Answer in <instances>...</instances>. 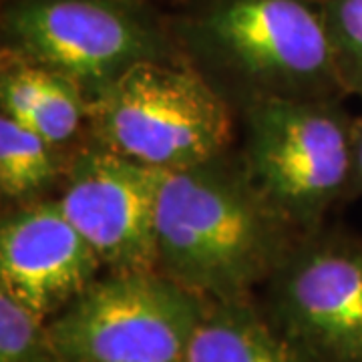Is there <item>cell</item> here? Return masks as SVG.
<instances>
[{"label":"cell","mask_w":362,"mask_h":362,"mask_svg":"<svg viewBox=\"0 0 362 362\" xmlns=\"http://www.w3.org/2000/svg\"><path fill=\"white\" fill-rule=\"evenodd\" d=\"M300 238L266 202L240 153L161 171L157 270L197 296H254Z\"/></svg>","instance_id":"1"},{"label":"cell","mask_w":362,"mask_h":362,"mask_svg":"<svg viewBox=\"0 0 362 362\" xmlns=\"http://www.w3.org/2000/svg\"><path fill=\"white\" fill-rule=\"evenodd\" d=\"M181 57L232 107L346 97L322 0H181L168 21Z\"/></svg>","instance_id":"2"},{"label":"cell","mask_w":362,"mask_h":362,"mask_svg":"<svg viewBox=\"0 0 362 362\" xmlns=\"http://www.w3.org/2000/svg\"><path fill=\"white\" fill-rule=\"evenodd\" d=\"M89 139L157 171L230 151L233 107L185 59L131 66L89 97Z\"/></svg>","instance_id":"3"},{"label":"cell","mask_w":362,"mask_h":362,"mask_svg":"<svg viewBox=\"0 0 362 362\" xmlns=\"http://www.w3.org/2000/svg\"><path fill=\"white\" fill-rule=\"evenodd\" d=\"M354 119L344 99H274L242 111L240 156L262 195L298 233L322 228L346 202Z\"/></svg>","instance_id":"4"},{"label":"cell","mask_w":362,"mask_h":362,"mask_svg":"<svg viewBox=\"0 0 362 362\" xmlns=\"http://www.w3.org/2000/svg\"><path fill=\"white\" fill-rule=\"evenodd\" d=\"M2 49L51 66L95 95L131 66L183 59L168 21L115 0H4Z\"/></svg>","instance_id":"5"},{"label":"cell","mask_w":362,"mask_h":362,"mask_svg":"<svg viewBox=\"0 0 362 362\" xmlns=\"http://www.w3.org/2000/svg\"><path fill=\"white\" fill-rule=\"evenodd\" d=\"M207 302L159 270L105 272L49 326L66 362H183Z\"/></svg>","instance_id":"6"},{"label":"cell","mask_w":362,"mask_h":362,"mask_svg":"<svg viewBox=\"0 0 362 362\" xmlns=\"http://www.w3.org/2000/svg\"><path fill=\"white\" fill-rule=\"evenodd\" d=\"M259 302L314 362H362V238L342 228L302 235Z\"/></svg>","instance_id":"7"},{"label":"cell","mask_w":362,"mask_h":362,"mask_svg":"<svg viewBox=\"0 0 362 362\" xmlns=\"http://www.w3.org/2000/svg\"><path fill=\"white\" fill-rule=\"evenodd\" d=\"M161 171L90 139L71 156L57 204L105 272L157 270L156 207Z\"/></svg>","instance_id":"8"},{"label":"cell","mask_w":362,"mask_h":362,"mask_svg":"<svg viewBox=\"0 0 362 362\" xmlns=\"http://www.w3.org/2000/svg\"><path fill=\"white\" fill-rule=\"evenodd\" d=\"M103 264L57 199L11 206L0 221V288L51 320L85 292Z\"/></svg>","instance_id":"9"},{"label":"cell","mask_w":362,"mask_h":362,"mask_svg":"<svg viewBox=\"0 0 362 362\" xmlns=\"http://www.w3.org/2000/svg\"><path fill=\"white\" fill-rule=\"evenodd\" d=\"M2 115L75 151L89 139V95L77 81L16 52L0 51Z\"/></svg>","instance_id":"10"},{"label":"cell","mask_w":362,"mask_h":362,"mask_svg":"<svg viewBox=\"0 0 362 362\" xmlns=\"http://www.w3.org/2000/svg\"><path fill=\"white\" fill-rule=\"evenodd\" d=\"M183 362H314L286 338L254 296L209 300Z\"/></svg>","instance_id":"11"},{"label":"cell","mask_w":362,"mask_h":362,"mask_svg":"<svg viewBox=\"0 0 362 362\" xmlns=\"http://www.w3.org/2000/svg\"><path fill=\"white\" fill-rule=\"evenodd\" d=\"M71 156L11 117H0V194L13 206L45 199L61 187Z\"/></svg>","instance_id":"12"},{"label":"cell","mask_w":362,"mask_h":362,"mask_svg":"<svg viewBox=\"0 0 362 362\" xmlns=\"http://www.w3.org/2000/svg\"><path fill=\"white\" fill-rule=\"evenodd\" d=\"M0 362H66L49 320L0 288Z\"/></svg>","instance_id":"13"},{"label":"cell","mask_w":362,"mask_h":362,"mask_svg":"<svg viewBox=\"0 0 362 362\" xmlns=\"http://www.w3.org/2000/svg\"><path fill=\"white\" fill-rule=\"evenodd\" d=\"M322 14L340 85L362 99V0H322Z\"/></svg>","instance_id":"14"},{"label":"cell","mask_w":362,"mask_h":362,"mask_svg":"<svg viewBox=\"0 0 362 362\" xmlns=\"http://www.w3.org/2000/svg\"><path fill=\"white\" fill-rule=\"evenodd\" d=\"M358 197H362V115L354 119V157L346 202H354Z\"/></svg>","instance_id":"15"},{"label":"cell","mask_w":362,"mask_h":362,"mask_svg":"<svg viewBox=\"0 0 362 362\" xmlns=\"http://www.w3.org/2000/svg\"><path fill=\"white\" fill-rule=\"evenodd\" d=\"M121 4H131V6H141V8H151L156 0H115Z\"/></svg>","instance_id":"16"}]
</instances>
